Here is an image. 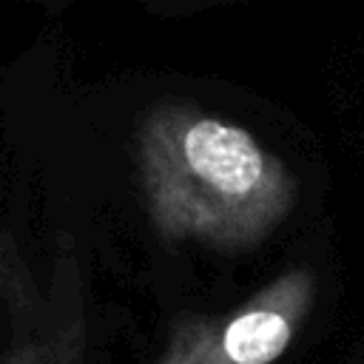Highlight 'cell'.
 <instances>
[{
  "instance_id": "6da1fadb",
  "label": "cell",
  "mask_w": 364,
  "mask_h": 364,
  "mask_svg": "<svg viewBox=\"0 0 364 364\" xmlns=\"http://www.w3.org/2000/svg\"><path fill=\"white\" fill-rule=\"evenodd\" d=\"M136 171L154 230L216 250L264 242L293 210L299 182L247 128L188 102H165L136 131Z\"/></svg>"
},
{
  "instance_id": "7a4b0ae2",
  "label": "cell",
  "mask_w": 364,
  "mask_h": 364,
  "mask_svg": "<svg viewBox=\"0 0 364 364\" xmlns=\"http://www.w3.org/2000/svg\"><path fill=\"white\" fill-rule=\"evenodd\" d=\"M0 364H85V282L71 233H57L46 284L37 282L14 233H0Z\"/></svg>"
},
{
  "instance_id": "3957f363",
  "label": "cell",
  "mask_w": 364,
  "mask_h": 364,
  "mask_svg": "<svg viewBox=\"0 0 364 364\" xmlns=\"http://www.w3.org/2000/svg\"><path fill=\"white\" fill-rule=\"evenodd\" d=\"M316 301L310 267H290L216 316H179L156 364H273L293 344Z\"/></svg>"
}]
</instances>
